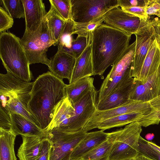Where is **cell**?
Returning <instances> with one entry per match:
<instances>
[{
    "label": "cell",
    "instance_id": "1",
    "mask_svg": "<svg viewBox=\"0 0 160 160\" xmlns=\"http://www.w3.org/2000/svg\"><path fill=\"white\" fill-rule=\"evenodd\" d=\"M67 85L50 71L39 75L33 82L28 108L43 131L51 122L56 106L66 97Z\"/></svg>",
    "mask_w": 160,
    "mask_h": 160
},
{
    "label": "cell",
    "instance_id": "2",
    "mask_svg": "<svg viewBox=\"0 0 160 160\" xmlns=\"http://www.w3.org/2000/svg\"><path fill=\"white\" fill-rule=\"evenodd\" d=\"M131 35L102 23L92 34L91 45L94 75L102 76L129 46Z\"/></svg>",
    "mask_w": 160,
    "mask_h": 160
},
{
    "label": "cell",
    "instance_id": "3",
    "mask_svg": "<svg viewBox=\"0 0 160 160\" xmlns=\"http://www.w3.org/2000/svg\"><path fill=\"white\" fill-rule=\"evenodd\" d=\"M33 84V82L24 81L8 72L0 73V107L8 113L19 114L37 125L28 108Z\"/></svg>",
    "mask_w": 160,
    "mask_h": 160
},
{
    "label": "cell",
    "instance_id": "4",
    "mask_svg": "<svg viewBox=\"0 0 160 160\" xmlns=\"http://www.w3.org/2000/svg\"><path fill=\"white\" fill-rule=\"evenodd\" d=\"M0 35V57L4 67L17 78L30 82L32 75L20 39L10 32Z\"/></svg>",
    "mask_w": 160,
    "mask_h": 160
},
{
    "label": "cell",
    "instance_id": "5",
    "mask_svg": "<svg viewBox=\"0 0 160 160\" xmlns=\"http://www.w3.org/2000/svg\"><path fill=\"white\" fill-rule=\"evenodd\" d=\"M136 41L129 45L125 52L112 65L98 91V102L103 99L115 90L133 80L131 68L135 50Z\"/></svg>",
    "mask_w": 160,
    "mask_h": 160
},
{
    "label": "cell",
    "instance_id": "6",
    "mask_svg": "<svg viewBox=\"0 0 160 160\" xmlns=\"http://www.w3.org/2000/svg\"><path fill=\"white\" fill-rule=\"evenodd\" d=\"M138 122L129 124L123 128L108 133L112 142L109 160L134 158L138 153V145L142 129Z\"/></svg>",
    "mask_w": 160,
    "mask_h": 160
},
{
    "label": "cell",
    "instance_id": "7",
    "mask_svg": "<svg viewBox=\"0 0 160 160\" xmlns=\"http://www.w3.org/2000/svg\"><path fill=\"white\" fill-rule=\"evenodd\" d=\"M45 132L52 144L50 160H70L73 150L87 132L82 131L70 133L57 130Z\"/></svg>",
    "mask_w": 160,
    "mask_h": 160
},
{
    "label": "cell",
    "instance_id": "8",
    "mask_svg": "<svg viewBox=\"0 0 160 160\" xmlns=\"http://www.w3.org/2000/svg\"><path fill=\"white\" fill-rule=\"evenodd\" d=\"M71 18L76 23L88 22L118 6L117 0H71Z\"/></svg>",
    "mask_w": 160,
    "mask_h": 160
},
{
    "label": "cell",
    "instance_id": "9",
    "mask_svg": "<svg viewBox=\"0 0 160 160\" xmlns=\"http://www.w3.org/2000/svg\"><path fill=\"white\" fill-rule=\"evenodd\" d=\"M98 96V91L95 88L72 104L74 109V115L62 131L73 133L82 131L84 126L97 109Z\"/></svg>",
    "mask_w": 160,
    "mask_h": 160
},
{
    "label": "cell",
    "instance_id": "10",
    "mask_svg": "<svg viewBox=\"0 0 160 160\" xmlns=\"http://www.w3.org/2000/svg\"><path fill=\"white\" fill-rule=\"evenodd\" d=\"M135 34L136 44L131 74L133 79L135 78L138 74L149 47L155 38L152 20L142 19L141 26Z\"/></svg>",
    "mask_w": 160,
    "mask_h": 160
},
{
    "label": "cell",
    "instance_id": "11",
    "mask_svg": "<svg viewBox=\"0 0 160 160\" xmlns=\"http://www.w3.org/2000/svg\"><path fill=\"white\" fill-rule=\"evenodd\" d=\"M149 102L129 100L124 104L112 109L104 111L97 109L92 116L84 126L82 131L87 132L95 125L105 120L120 115L137 112H150Z\"/></svg>",
    "mask_w": 160,
    "mask_h": 160
},
{
    "label": "cell",
    "instance_id": "12",
    "mask_svg": "<svg viewBox=\"0 0 160 160\" xmlns=\"http://www.w3.org/2000/svg\"><path fill=\"white\" fill-rule=\"evenodd\" d=\"M142 19L117 6L106 13L104 21L107 25L131 35L138 31Z\"/></svg>",
    "mask_w": 160,
    "mask_h": 160
},
{
    "label": "cell",
    "instance_id": "13",
    "mask_svg": "<svg viewBox=\"0 0 160 160\" xmlns=\"http://www.w3.org/2000/svg\"><path fill=\"white\" fill-rule=\"evenodd\" d=\"M160 95V65L144 83L133 79L129 99L148 102Z\"/></svg>",
    "mask_w": 160,
    "mask_h": 160
},
{
    "label": "cell",
    "instance_id": "14",
    "mask_svg": "<svg viewBox=\"0 0 160 160\" xmlns=\"http://www.w3.org/2000/svg\"><path fill=\"white\" fill-rule=\"evenodd\" d=\"M25 15L26 28L28 33L36 36L41 30L43 18L47 12L42 0H22Z\"/></svg>",
    "mask_w": 160,
    "mask_h": 160
},
{
    "label": "cell",
    "instance_id": "15",
    "mask_svg": "<svg viewBox=\"0 0 160 160\" xmlns=\"http://www.w3.org/2000/svg\"><path fill=\"white\" fill-rule=\"evenodd\" d=\"M20 42L30 65L40 63L50 67L51 60L48 58L46 53L48 49L39 42L37 36L32 35L25 31Z\"/></svg>",
    "mask_w": 160,
    "mask_h": 160
},
{
    "label": "cell",
    "instance_id": "16",
    "mask_svg": "<svg viewBox=\"0 0 160 160\" xmlns=\"http://www.w3.org/2000/svg\"><path fill=\"white\" fill-rule=\"evenodd\" d=\"M76 58L64 52L58 50L51 58L50 72L58 78L67 79L70 81L75 62Z\"/></svg>",
    "mask_w": 160,
    "mask_h": 160
},
{
    "label": "cell",
    "instance_id": "17",
    "mask_svg": "<svg viewBox=\"0 0 160 160\" xmlns=\"http://www.w3.org/2000/svg\"><path fill=\"white\" fill-rule=\"evenodd\" d=\"M74 111L72 105L66 97L56 107L52 121L44 131H63L71 118L74 116Z\"/></svg>",
    "mask_w": 160,
    "mask_h": 160
},
{
    "label": "cell",
    "instance_id": "18",
    "mask_svg": "<svg viewBox=\"0 0 160 160\" xmlns=\"http://www.w3.org/2000/svg\"><path fill=\"white\" fill-rule=\"evenodd\" d=\"M160 65V46L156 38L152 41L140 70L134 79L144 83L148 77L154 73Z\"/></svg>",
    "mask_w": 160,
    "mask_h": 160
},
{
    "label": "cell",
    "instance_id": "19",
    "mask_svg": "<svg viewBox=\"0 0 160 160\" xmlns=\"http://www.w3.org/2000/svg\"><path fill=\"white\" fill-rule=\"evenodd\" d=\"M108 134V133L101 130L87 132L72 152L70 160L80 159L85 154L106 141Z\"/></svg>",
    "mask_w": 160,
    "mask_h": 160
},
{
    "label": "cell",
    "instance_id": "20",
    "mask_svg": "<svg viewBox=\"0 0 160 160\" xmlns=\"http://www.w3.org/2000/svg\"><path fill=\"white\" fill-rule=\"evenodd\" d=\"M91 40L82 53L76 59L72 77L69 83L82 78L94 75L91 45Z\"/></svg>",
    "mask_w": 160,
    "mask_h": 160
},
{
    "label": "cell",
    "instance_id": "21",
    "mask_svg": "<svg viewBox=\"0 0 160 160\" xmlns=\"http://www.w3.org/2000/svg\"><path fill=\"white\" fill-rule=\"evenodd\" d=\"M44 134L38 136H22V142L18 149L17 155L19 160H36L41 152Z\"/></svg>",
    "mask_w": 160,
    "mask_h": 160
},
{
    "label": "cell",
    "instance_id": "22",
    "mask_svg": "<svg viewBox=\"0 0 160 160\" xmlns=\"http://www.w3.org/2000/svg\"><path fill=\"white\" fill-rule=\"evenodd\" d=\"M132 82L115 90L107 97L98 102L97 110H108L127 103L130 100L129 97Z\"/></svg>",
    "mask_w": 160,
    "mask_h": 160
},
{
    "label": "cell",
    "instance_id": "23",
    "mask_svg": "<svg viewBox=\"0 0 160 160\" xmlns=\"http://www.w3.org/2000/svg\"><path fill=\"white\" fill-rule=\"evenodd\" d=\"M8 113L11 119V129L17 135L32 136L44 134V131L22 115L14 112Z\"/></svg>",
    "mask_w": 160,
    "mask_h": 160
},
{
    "label": "cell",
    "instance_id": "24",
    "mask_svg": "<svg viewBox=\"0 0 160 160\" xmlns=\"http://www.w3.org/2000/svg\"><path fill=\"white\" fill-rule=\"evenodd\" d=\"M94 80L92 77H87L67 85L65 89L66 96L72 104L95 88L93 84Z\"/></svg>",
    "mask_w": 160,
    "mask_h": 160
},
{
    "label": "cell",
    "instance_id": "25",
    "mask_svg": "<svg viewBox=\"0 0 160 160\" xmlns=\"http://www.w3.org/2000/svg\"><path fill=\"white\" fill-rule=\"evenodd\" d=\"M150 112H137L126 113L105 120L98 123L91 128V130L97 128L103 131L114 127L126 125L138 121Z\"/></svg>",
    "mask_w": 160,
    "mask_h": 160
},
{
    "label": "cell",
    "instance_id": "26",
    "mask_svg": "<svg viewBox=\"0 0 160 160\" xmlns=\"http://www.w3.org/2000/svg\"><path fill=\"white\" fill-rule=\"evenodd\" d=\"M17 136L12 129L0 128V160H17L14 149Z\"/></svg>",
    "mask_w": 160,
    "mask_h": 160
},
{
    "label": "cell",
    "instance_id": "27",
    "mask_svg": "<svg viewBox=\"0 0 160 160\" xmlns=\"http://www.w3.org/2000/svg\"><path fill=\"white\" fill-rule=\"evenodd\" d=\"M45 16L49 30L54 42V46L58 43L66 21L59 15L52 5Z\"/></svg>",
    "mask_w": 160,
    "mask_h": 160
},
{
    "label": "cell",
    "instance_id": "28",
    "mask_svg": "<svg viewBox=\"0 0 160 160\" xmlns=\"http://www.w3.org/2000/svg\"><path fill=\"white\" fill-rule=\"evenodd\" d=\"M112 142L107 139L84 155L80 159L83 160H109Z\"/></svg>",
    "mask_w": 160,
    "mask_h": 160
},
{
    "label": "cell",
    "instance_id": "29",
    "mask_svg": "<svg viewBox=\"0 0 160 160\" xmlns=\"http://www.w3.org/2000/svg\"><path fill=\"white\" fill-rule=\"evenodd\" d=\"M151 111L140 119L138 122L143 127L158 124L160 122V95L149 101Z\"/></svg>",
    "mask_w": 160,
    "mask_h": 160
},
{
    "label": "cell",
    "instance_id": "30",
    "mask_svg": "<svg viewBox=\"0 0 160 160\" xmlns=\"http://www.w3.org/2000/svg\"><path fill=\"white\" fill-rule=\"evenodd\" d=\"M106 13L95 18L87 22L76 23L74 22L73 34L86 37L88 39L92 36L93 31L102 24Z\"/></svg>",
    "mask_w": 160,
    "mask_h": 160
},
{
    "label": "cell",
    "instance_id": "31",
    "mask_svg": "<svg viewBox=\"0 0 160 160\" xmlns=\"http://www.w3.org/2000/svg\"><path fill=\"white\" fill-rule=\"evenodd\" d=\"M5 10L12 18H24L25 10L22 0H1Z\"/></svg>",
    "mask_w": 160,
    "mask_h": 160
},
{
    "label": "cell",
    "instance_id": "32",
    "mask_svg": "<svg viewBox=\"0 0 160 160\" xmlns=\"http://www.w3.org/2000/svg\"><path fill=\"white\" fill-rule=\"evenodd\" d=\"M89 40V39L86 37L78 36L76 39H73L72 40L70 48H63L58 50L67 53L76 58L86 48L88 44Z\"/></svg>",
    "mask_w": 160,
    "mask_h": 160
},
{
    "label": "cell",
    "instance_id": "33",
    "mask_svg": "<svg viewBox=\"0 0 160 160\" xmlns=\"http://www.w3.org/2000/svg\"><path fill=\"white\" fill-rule=\"evenodd\" d=\"M74 22L71 18L66 21L58 43V50L63 48H69L73 39Z\"/></svg>",
    "mask_w": 160,
    "mask_h": 160
},
{
    "label": "cell",
    "instance_id": "34",
    "mask_svg": "<svg viewBox=\"0 0 160 160\" xmlns=\"http://www.w3.org/2000/svg\"><path fill=\"white\" fill-rule=\"evenodd\" d=\"M49 1L65 20L71 18V0H49Z\"/></svg>",
    "mask_w": 160,
    "mask_h": 160
},
{
    "label": "cell",
    "instance_id": "35",
    "mask_svg": "<svg viewBox=\"0 0 160 160\" xmlns=\"http://www.w3.org/2000/svg\"><path fill=\"white\" fill-rule=\"evenodd\" d=\"M138 152L152 160H160V152L151 146L148 141L141 136L139 139Z\"/></svg>",
    "mask_w": 160,
    "mask_h": 160
},
{
    "label": "cell",
    "instance_id": "36",
    "mask_svg": "<svg viewBox=\"0 0 160 160\" xmlns=\"http://www.w3.org/2000/svg\"><path fill=\"white\" fill-rule=\"evenodd\" d=\"M37 36L39 42L45 48L48 49L51 46L54 45V42L45 16L43 19L41 30L39 34Z\"/></svg>",
    "mask_w": 160,
    "mask_h": 160
},
{
    "label": "cell",
    "instance_id": "37",
    "mask_svg": "<svg viewBox=\"0 0 160 160\" xmlns=\"http://www.w3.org/2000/svg\"><path fill=\"white\" fill-rule=\"evenodd\" d=\"M13 24V18L2 7H0V32H5Z\"/></svg>",
    "mask_w": 160,
    "mask_h": 160
},
{
    "label": "cell",
    "instance_id": "38",
    "mask_svg": "<svg viewBox=\"0 0 160 160\" xmlns=\"http://www.w3.org/2000/svg\"><path fill=\"white\" fill-rule=\"evenodd\" d=\"M51 146V142L46 133L42 141L41 152L36 160H50Z\"/></svg>",
    "mask_w": 160,
    "mask_h": 160
},
{
    "label": "cell",
    "instance_id": "39",
    "mask_svg": "<svg viewBox=\"0 0 160 160\" xmlns=\"http://www.w3.org/2000/svg\"><path fill=\"white\" fill-rule=\"evenodd\" d=\"M146 7H122L121 8L124 11L138 17L141 19L147 20L149 19L150 17L147 14Z\"/></svg>",
    "mask_w": 160,
    "mask_h": 160
},
{
    "label": "cell",
    "instance_id": "40",
    "mask_svg": "<svg viewBox=\"0 0 160 160\" xmlns=\"http://www.w3.org/2000/svg\"><path fill=\"white\" fill-rule=\"evenodd\" d=\"M150 0H117L118 7H147Z\"/></svg>",
    "mask_w": 160,
    "mask_h": 160
},
{
    "label": "cell",
    "instance_id": "41",
    "mask_svg": "<svg viewBox=\"0 0 160 160\" xmlns=\"http://www.w3.org/2000/svg\"><path fill=\"white\" fill-rule=\"evenodd\" d=\"M12 124L10 115L0 107V128L4 130L11 129Z\"/></svg>",
    "mask_w": 160,
    "mask_h": 160
},
{
    "label": "cell",
    "instance_id": "42",
    "mask_svg": "<svg viewBox=\"0 0 160 160\" xmlns=\"http://www.w3.org/2000/svg\"><path fill=\"white\" fill-rule=\"evenodd\" d=\"M146 13L149 16L155 15L160 18V4L156 0H150L148 6L146 7Z\"/></svg>",
    "mask_w": 160,
    "mask_h": 160
},
{
    "label": "cell",
    "instance_id": "43",
    "mask_svg": "<svg viewBox=\"0 0 160 160\" xmlns=\"http://www.w3.org/2000/svg\"><path fill=\"white\" fill-rule=\"evenodd\" d=\"M157 40L160 46V19L156 18L152 20Z\"/></svg>",
    "mask_w": 160,
    "mask_h": 160
},
{
    "label": "cell",
    "instance_id": "44",
    "mask_svg": "<svg viewBox=\"0 0 160 160\" xmlns=\"http://www.w3.org/2000/svg\"><path fill=\"white\" fill-rule=\"evenodd\" d=\"M134 159V160H152L139 153Z\"/></svg>",
    "mask_w": 160,
    "mask_h": 160
},
{
    "label": "cell",
    "instance_id": "45",
    "mask_svg": "<svg viewBox=\"0 0 160 160\" xmlns=\"http://www.w3.org/2000/svg\"><path fill=\"white\" fill-rule=\"evenodd\" d=\"M148 142L151 146L160 152V147L152 142L148 141Z\"/></svg>",
    "mask_w": 160,
    "mask_h": 160
},
{
    "label": "cell",
    "instance_id": "46",
    "mask_svg": "<svg viewBox=\"0 0 160 160\" xmlns=\"http://www.w3.org/2000/svg\"><path fill=\"white\" fill-rule=\"evenodd\" d=\"M154 135L153 133H148L145 136V138L148 140H151L154 138Z\"/></svg>",
    "mask_w": 160,
    "mask_h": 160
},
{
    "label": "cell",
    "instance_id": "47",
    "mask_svg": "<svg viewBox=\"0 0 160 160\" xmlns=\"http://www.w3.org/2000/svg\"><path fill=\"white\" fill-rule=\"evenodd\" d=\"M134 160V158H131V159H123V160Z\"/></svg>",
    "mask_w": 160,
    "mask_h": 160
},
{
    "label": "cell",
    "instance_id": "48",
    "mask_svg": "<svg viewBox=\"0 0 160 160\" xmlns=\"http://www.w3.org/2000/svg\"><path fill=\"white\" fill-rule=\"evenodd\" d=\"M156 1L159 4H160V0H156Z\"/></svg>",
    "mask_w": 160,
    "mask_h": 160
},
{
    "label": "cell",
    "instance_id": "49",
    "mask_svg": "<svg viewBox=\"0 0 160 160\" xmlns=\"http://www.w3.org/2000/svg\"><path fill=\"white\" fill-rule=\"evenodd\" d=\"M70 160H83L81 159H73V160H72V159H71Z\"/></svg>",
    "mask_w": 160,
    "mask_h": 160
}]
</instances>
